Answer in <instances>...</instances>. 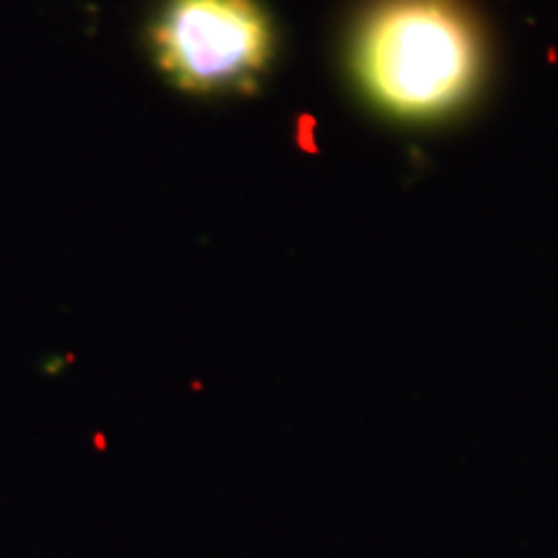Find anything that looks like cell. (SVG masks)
Segmentation results:
<instances>
[{
	"mask_svg": "<svg viewBox=\"0 0 558 558\" xmlns=\"http://www.w3.org/2000/svg\"><path fill=\"white\" fill-rule=\"evenodd\" d=\"M481 58L478 26L460 0H383L357 39L362 88L409 120L460 107L476 88Z\"/></svg>",
	"mask_w": 558,
	"mask_h": 558,
	"instance_id": "6da1fadb",
	"label": "cell"
},
{
	"mask_svg": "<svg viewBox=\"0 0 558 558\" xmlns=\"http://www.w3.org/2000/svg\"><path fill=\"white\" fill-rule=\"evenodd\" d=\"M153 54L181 90H248L267 70L271 29L256 0H169L153 26Z\"/></svg>",
	"mask_w": 558,
	"mask_h": 558,
	"instance_id": "7a4b0ae2",
	"label": "cell"
}]
</instances>
